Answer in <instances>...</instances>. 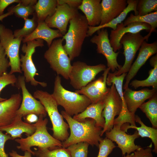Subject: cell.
<instances>
[{
  "label": "cell",
  "instance_id": "cell-43",
  "mask_svg": "<svg viewBox=\"0 0 157 157\" xmlns=\"http://www.w3.org/2000/svg\"><path fill=\"white\" fill-rule=\"evenodd\" d=\"M82 1V0H57V2L58 4L65 3L71 7L78 9Z\"/></svg>",
  "mask_w": 157,
  "mask_h": 157
},
{
  "label": "cell",
  "instance_id": "cell-34",
  "mask_svg": "<svg viewBox=\"0 0 157 157\" xmlns=\"http://www.w3.org/2000/svg\"><path fill=\"white\" fill-rule=\"evenodd\" d=\"M24 24L23 27L21 29L15 30L13 32L14 36L16 38H21L28 35L32 33L37 28L38 21L35 13L31 19H24Z\"/></svg>",
  "mask_w": 157,
  "mask_h": 157
},
{
  "label": "cell",
  "instance_id": "cell-32",
  "mask_svg": "<svg viewBox=\"0 0 157 157\" xmlns=\"http://www.w3.org/2000/svg\"><path fill=\"white\" fill-rule=\"evenodd\" d=\"M127 74V73H124L119 76H116L113 73L109 72L106 81V85L108 86L111 85L113 83L115 85L116 90L122 101V107L121 112L123 113H126L128 110L124 98L122 89L123 82Z\"/></svg>",
  "mask_w": 157,
  "mask_h": 157
},
{
  "label": "cell",
  "instance_id": "cell-6",
  "mask_svg": "<svg viewBox=\"0 0 157 157\" xmlns=\"http://www.w3.org/2000/svg\"><path fill=\"white\" fill-rule=\"evenodd\" d=\"M62 38L53 40L44 54V57L50 67L58 75L67 80L72 68L70 59L63 47Z\"/></svg>",
  "mask_w": 157,
  "mask_h": 157
},
{
  "label": "cell",
  "instance_id": "cell-44",
  "mask_svg": "<svg viewBox=\"0 0 157 157\" xmlns=\"http://www.w3.org/2000/svg\"><path fill=\"white\" fill-rule=\"evenodd\" d=\"M20 0H0V16L4 14L5 8L13 3L20 2Z\"/></svg>",
  "mask_w": 157,
  "mask_h": 157
},
{
  "label": "cell",
  "instance_id": "cell-41",
  "mask_svg": "<svg viewBox=\"0 0 157 157\" xmlns=\"http://www.w3.org/2000/svg\"><path fill=\"white\" fill-rule=\"evenodd\" d=\"M152 143L145 148L141 147L134 152L133 157H153Z\"/></svg>",
  "mask_w": 157,
  "mask_h": 157
},
{
  "label": "cell",
  "instance_id": "cell-11",
  "mask_svg": "<svg viewBox=\"0 0 157 157\" xmlns=\"http://www.w3.org/2000/svg\"><path fill=\"white\" fill-rule=\"evenodd\" d=\"M90 39V42L97 45V53L103 55L106 59L108 67L113 72L120 69L122 66L118 63L117 58L119 52H115L111 46L107 30L102 28L97 31Z\"/></svg>",
  "mask_w": 157,
  "mask_h": 157
},
{
  "label": "cell",
  "instance_id": "cell-49",
  "mask_svg": "<svg viewBox=\"0 0 157 157\" xmlns=\"http://www.w3.org/2000/svg\"><path fill=\"white\" fill-rule=\"evenodd\" d=\"M133 155L134 153H132L129 154H127V155L126 156H124V157H133Z\"/></svg>",
  "mask_w": 157,
  "mask_h": 157
},
{
  "label": "cell",
  "instance_id": "cell-27",
  "mask_svg": "<svg viewBox=\"0 0 157 157\" xmlns=\"http://www.w3.org/2000/svg\"><path fill=\"white\" fill-rule=\"evenodd\" d=\"M135 122L140 125V127L130 125L129 123L123 124L121 127V130L126 132L129 129H135L138 131L140 136L142 138L147 137L151 139L154 144V149L152 151L157 154V129L146 126L142 121L140 117L138 115L135 117Z\"/></svg>",
  "mask_w": 157,
  "mask_h": 157
},
{
  "label": "cell",
  "instance_id": "cell-20",
  "mask_svg": "<svg viewBox=\"0 0 157 157\" xmlns=\"http://www.w3.org/2000/svg\"><path fill=\"white\" fill-rule=\"evenodd\" d=\"M22 99L19 93L12 94L9 98L0 102V127L10 124L16 115Z\"/></svg>",
  "mask_w": 157,
  "mask_h": 157
},
{
  "label": "cell",
  "instance_id": "cell-36",
  "mask_svg": "<svg viewBox=\"0 0 157 157\" xmlns=\"http://www.w3.org/2000/svg\"><path fill=\"white\" fill-rule=\"evenodd\" d=\"M138 15H144L157 10V0H138L136 6Z\"/></svg>",
  "mask_w": 157,
  "mask_h": 157
},
{
  "label": "cell",
  "instance_id": "cell-18",
  "mask_svg": "<svg viewBox=\"0 0 157 157\" xmlns=\"http://www.w3.org/2000/svg\"><path fill=\"white\" fill-rule=\"evenodd\" d=\"M138 56L131 66L125 77L126 81L123 89L128 88L131 80L136 75L140 68L144 65L147 60L152 55L157 52V42L148 43L144 40L140 49Z\"/></svg>",
  "mask_w": 157,
  "mask_h": 157
},
{
  "label": "cell",
  "instance_id": "cell-14",
  "mask_svg": "<svg viewBox=\"0 0 157 157\" xmlns=\"http://www.w3.org/2000/svg\"><path fill=\"white\" fill-rule=\"evenodd\" d=\"M78 13L77 9L71 7L65 3H58L55 13L47 17L44 22L50 28H57L63 36L67 32L69 22Z\"/></svg>",
  "mask_w": 157,
  "mask_h": 157
},
{
  "label": "cell",
  "instance_id": "cell-29",
  "mask_svg": "<svg viewBox=\"0 0 157 157\" xmlns=\"http://www.w3.org/2000/svg\"><path fill=\"white\" fill-rule=\"evenodd\" d=\"M149 120L152 127L157 129V93L147 102H144L139 107Z\"/></svg>",
  "mask_w": 157,
  "mask_h": 157
},
{
  "label": "cell",
  "instance_id": "cell-31",
  "mask_svg": "<svg viewBox=\"0 0 157 157\" xmlns=\"http://www.w3.org/2000/svg\"><path fill=\"white\" fill-rule=\"evenodd\" d=\"M153 68L149 72V76L146 79L143 80L136 79L132 81L129 83L132 87L136 89L140 87L152 86L153 88H157V61H153L150 63Z\"/></svg>",
  "mask_w": 157,
  "mask_h": 157
},
{
  "label": "cell",
  "instance_id": "cell-26",
  "mask_svg": "<svg viewBox=\"0 0 157 157\" xmlns=\"http://www.w3.org/2000/svg\"><path fill=\"white\" fill-rule=\"evenodd\" d=\"M138 1V0H127L128 5L125 9L119 16L107 24L94 27L89 26L87 37L91 36L97 31L102 28L108 27L112 28L113 30H115L117 28V25L122 23L125 19L127 14L131 11L134 12V15H138L136 10Z\"/></svg>",
  "mask_w": 157,
  "mask_h": 157
},
{
  "label": "cell",
  "instance_id": "cell-38",
  "mask_svg": "<svg viewBox=\"0 0 157 157\" xmlns=\"http://www.w3.org/2000/svg\"><path fill=\"white\" fill-rule=\"evenodd\" d=\"M116 147L113 142L107 138H102L99 142V152L97 157H108Z\"/></svg>",
  "mask_w": 157,
  "mask_h": 157
},
{
  "label": "cell",
  "instance_id": "cell-24",
  "mask_svg": "<svg viewBox=\"0 0 157 157\" xmlns=\"http://www.w3.org/2000/svg\"><path fill=\"white\" fill-rule=\"evenodd\" d=\"M63 35L58 29H53L50 28L44 22H38V26L34 31L30 35L23 38V43L38 39L45 41L48 47L53 40L56 38L62 37Z\"/></svg>",
  "mask_w": 157,
  "mask_h": 157
},
{
  "label": "cell",
  "instance_id": "cell-8",
  "mask_svg": "<svg viewBox=\"0 0 157 157\" xmlns=\"http://www.w3.org/2000/svg\"><path fill=\"white\" fill-rule=\"evenodd\" d=\"M106 68L102 64L90 65L83 62L75 61L72 65L69 74L70 83L74 88L79 90L92 82L97 74Z\"/></svg>",
  "mask_w": 157,
  "mask_h": 157
},
{
  "label": "cell",
  "instance_id": "cell-30",
  "mask_svg": "<svg viewBox=\"0 0 157 157\" xmlns=\"http://www.w3.org/2000/svg\"><path fill=\"white\" fill-rule=\"evenodd\" d=\"M135 22L145 23L149 25L151 29L149 33L151 34L152 32L156 31V29L157 27V11L142 16L135 15L133 13H131L125 20L123 24L126 26Z\"/></svg>",
  "mask_w": 157,
  "mask_h": 157
},
{
  "label": "cell",
  "instance_id": "cell-33",
  "mask_svg": "<svg viewBox=\"0 0 157 157\" xmlns=\"http://www.w3.org/2000/svg\"><path fill=\"white\" fill-rule=\"evenodd\" d=\"M35 156L37 157H71L66 148L56 147L52 148H35Z\"/></svg>",
  "mask_w": 157,
  "mask_h": 157
},
{
  "label": "cell",
  "instance_id": "cell-46",
  "mask_svg": "<svg viewBox=\"0 0 157 157\" xmlns=\"http://www.w3.org/2000/svg\"><path fill=\"white\" fill-rule=\"evenodd\" d=\"M9 154L11 157H32L31 153L27 151H24V156H22L18 154L14 150H12L11 152H9Z\"/></svg>",
  "mask_w": 157,
  "mask_h": 157
},
{
  "label": "cell",
  "instance_id": "cell-19",
  "mask_svg": "<svg viewBox=\"0 0 157 157\" xmlns=\"http://www.w3.org/2000/svg\"><path fill=\"white\" fill-rule=\"evenodd\" d=\"M156 93L157 89L154 88H144L136 91L128 87L123 92V94L128 110L135 114L137 109L142 104Z\"/></svg>",
  "mask_w": 157,
  "mask_h": 157
},
{
  "label": "cell",
  "instance_id": "cell-35",
  "mask_svg": "<svg viewBox=\"0 0 157 157\" xmlns=\"http://www.w3.org/2000/svg\"><path fill=\"white\" fill-rule=\"evenodd\" d=\"M35 5H25L19 3L16 5L9 7L8 10L12 11L17 17L24 19L28 18L30 15H33L35 13Z\"/></svg>",
  "mask_w": 157,
  "mask_h": 157
},
{
  "label": "cell",
  "instance_id": "cell-15",
  "mask_svg": "<svg viewBox=\"0 0 157 157\" xmlns=\"http://www.w3.org/2000/svg\"><path fill=\"white\" fill-rule=\"evenodd\" d=\"M105 135L106 138L117 144L123 156L126 153L130 154L141 147L135 145L134 142L135 140L140 137L136 130L130 135L127 134L120 128L113 126L110 131L105 132Z\"/></svg>",
  "mask_w": 157,
  "mask_h": 157
},
{
  "label": "cell",
  "instance_id": "cell-9",
  "mask_svg": "<svg viewBox=\"0 0 157 157\" xmlns=\"http://www.w3.org/2000/svg\"><path fill=\"white\" fill-rule=\"evenodd\" d=\"M44 46V41L38 39L28 41L24 43L22 47V51L25 55L21 54L20 58L21 68L24 72V77L26 82L30 83L32 85L36 86L38 85L43 87L47 86V83L36 81L34 77L38 75L36 68L33 62L32 56L35 52L37 47Z\"/></svg>",
  "mask_w": 157,
  "mask_h": 157
},
{
  "label": "cell",
  "instance_id": "cell-25",
  "mask_svg": "<svg viewBox=\"0 0 157 157\" xmlns=\"http://www.w3.org/2000/svg\"><path fill=\"white\" fill-rule=\"evenodd\" d=\"M105 106L104 99L95 104H91L81 113L74 115L73 118L81 122L87 118L95 120L96 125L103 129L105 121L102 115V112Z\"/></svg>",
  "mask_w": 157,
  "mask_h": 157
},
{
  "label": "cell",
  "instance_id": "cell-23",
  "mask_svg": "<svg viewBox=\"0 0 157 157\" xmlns=\"http://www.w3.org/2000/svg\"><path fill=\"white\" fill-rule=\"evenodd\" d=\"M101 0H82L78 9L84 14L89 26H99L101 23L102 7Z\"/></svg>",
  "mask_w": 157,
  "mask_h": 157
},
{
  "label": "cell",
  "instance_id": "cell-37",
  "mask_svg": "<svg viewBox=\"0 0 157 157\" xmlns=\"http://www.w3.org/2000/svg\"><path fill=\"white\" fill-rule=\"evenodd\" d=\"M89 144L85 142H81L72 144L66 149L71 157H88Z\"/></svg>",
  "mask_w": 157,
  "mask_h": 157
},
{
  "label": "cell",
  "instance_id": "cell-21",
  "mask_svg": "<svg viewBox=\"0 0 157 157\" xmlns=\"http://www.w3.org/2000/svg\"><path fill=\"white\" fill-rule=\"evenodd\" d=\"M22 117L16 115L12 122L8 125L0 127V130L10 135L12 140L21 138L25 133L27 137L33 134L35 131L36 127L34 124H28L23 122Z\"/></svg>",
  "mask_w": 157,
  "mask_h": 157
},
{
  "label": "cell",
  "instance_id": "cell-1",
  "mask_svg": "<svg viewBox=\"0 0 157 157\" xmlns=\"http://www.w3.org/2000/svg\"><path fill=\"white\" fill-rule=\"evenodd\" d=\"M61 113L67 122L70 131L68 138L62 142V147L66 148L72 144L81 142L98 147L99 142L102 138L101 134L103 129L96 125L94 120L87 118L80 122L74 119L64 110Z\"/></svg>",
  "mask_w": 157,
  "mask_h": 157
},
{
  "label": "cell",
  "instance_id": "cell-13",
  "mask_svg": "<svg viewBox=\"0 0 157 157\" xmlns=\"http://www.w3.org/2000/svg\"><path fill=\"white\" fill-rule=\"evenodd\" d=\"M17 83L18 88L21 89L22 96L20 106L17 111L16 115L24 117L28 114H34L37 116L41 115L45 117L47 113L44 106L28 91L24 76H19Z\"/></svg>",
  "mask_w": 157,
  "mask_h": 157
},
{
  "label": "cell",
  "instance_id": "cell-42",
  "mask_svg": "<svg viewBox=\"0 0 157 157\" xmlns=\"http://www.w3.org/2000/svg\"><path fill=\"white\" fill-rule=\"evenodd\" d=\"M9 140H12L10 136L4 134L0 130V157H8L5 152L4 146L6 142Z\"/></svg>",
  "mask_w": 157,
  "mask_h": 157
},
{
  "label": "cell",
  "instance_id": "cell-48",
  "mask_svg": "<svg viewBox=\"0 0 157 157\" xmlns=\"http://www.w3.org/2000/svg\"><path fill=\"white\" fill-rule=\"evenodd\" d=\"M13 14V12L11 10H8V12L3 15L0 16V21H2L3 19L6 17L12 15Z\"/></svg>",
  "mask_w": 157,
  "mask_h": 157
},
{
  "label": "cell",
  "instance_id": "cell-17",
  "mask_svg": "<svg viewBox=\"0 0 157 157\" xmlns=\"http://www.w3.org/2000/svg\"><path fill=\"white\" fill-rule=\"evenodd\" d=\"M151 27L149 24L143 22H135L124 26L122 22L117 25L115 30H111L110 35V42L115 52L119 50L122 47L120 43V40L122 37L128 33H135L145 30L149 32Z\"/></svg>",
  "mask_w": 157,
  "mask_h": 157
},
{
  "label": "cell",
  "instance_id": "cell-45",
  "mask_svg": "<svg viewBox=\"0 0 157 157\" xmlns=\"http://www.w3.org/2000/svg\"><path fill=\"white\" fill-rule=\"evenodd\" d=\"M24 117L27 123L30 124L36 123L38 121L39 118L38 116L34 114H28Z\"/></svg>",
  "mask_w": 157,
  "mask_h": 157
},
{
  "label": "cell",
  "instance_id": "cell-12",
  "mask_svg": "<svg viewBox=\"0 0 157 157\" xmlns=\"http://www.w3.org/2000/svg\"><path fill=\"white\" fill-rule=\"evenodd\" d=\"M105 106L102 112L105 123L101 131V136L113 127L115 117L120 114L122 107V100L114 84H112L110 91L104 99Z\"/></svg>",
  "mask_w": 157,
  "mask_h": 157
},
{
  "label": "cell",
  "instance_id": "cell-2",
  "mask_svg": "<svg viewBox=\"0 0 157 157\" xmlns=\"http://www.w3.org/2000/svg\"><path fill=\"white\" fill-rule=\"evenodd\" d=\"M69 22L68 30L62 38L65 41L64 49L72 61L80 54L89 26L85 15L79 13Z\"/></svg>",
  "mask_w": 157,
  "mask_h": 157
},
{
  "label": "cell",
  "instance_id": "cell-40",
  "mask_svg": "<svg viewBox=\"0 0 157 157\" xmlns=\"http://www.w3.org/2000/svg\"><path fill=\"white\" fill-rule=\"evenodd\" d=\"M4 50L0 43V76L7 72L10 66L9 60Z\"/></svg>",
  "mask_w": 157,
  "mask_h": 157
},
{
  "label": "cell",
  "instance_id": "cell-10",
  "mask_svg": "<svg viewBox=\"0 0 157 157\" xmlns=\"http://www.w3.org/2000/svg\"><path fill=\"white\" fill-rule=\"evenodd\" d=\"M151 35L148 33L143 36L140 32L135 33H128L122 37L119 42L123 47L125 62L120 69L113 73L115 75L119 76L123 73L128 72L137 51L144 40L148 41Z\"/></svg>",
  "mask_w": 157,
  "mask_h": 157
},
{
  "label": "cell",
  "instance_id": "cell-47",
  "mask_svg": "<svg viewBox=\"0 0 157 157\" xmlns=\"http://www.w3.org/2000/svg\"><path fill=\"white\" fill-rule=\"evenodd\" d=\"M37 1L36 0H20L19 3L25 5H35Z\"/></svg>",
  "mask_w": 157,
  "mask_h": 157
},
{
  "label": "cell",
  "instance_id": "cell-28",
  "mask_svg": "<svg viewBox=\"0 0 157 157\" xmlns=\"http://www.w3.org/2000/svg\"><path fill=\"white\" fill-rule=\"evenodd\" d=\"M57 0H39L34 6L38 22L44 21L46 18L55 13Z\"/></svg>",
  "mask_w": 157,
  "mask_h": 157
},
{
  "label": "cell",
  "instance_id": "cell-7",
  "mask_svg": "<svg viewBox=\"0 0 157 157\" xmlns=\"http://www.w3.org/2000/svg\"><path fill=\"white\" fill-rule=\"evenodd\" d=\"M23 38H16L12 30L0 24V43L9 59L11 74L22 73L19 54L20 44Z\"/></svg>",
  "mask_w": 157,
  "mask_h": 157
},
{
  "label": "cell",
  "instance_id": "cell-39",
  "mask_svg": "<svg viewBox=\"0 0 157 157\" xmlns=\"http://www.w3.org/2000/svg\"><path fill=\"white\" fill-rule=\"evenodd\" d=\"M17 82V78L14 74H11L7 72L3 73L0 76V94L5 87L10 84L14 85ZM6 99L0 96V102Z\"/></svg>",
  "mask_w": 157,
  "mask_h": 157
},
{
  "label": "cell",
  "instance_id": "cell-4",
  "mask_svg": "<svg viewBox=\"0 0 157 157\" xmlns=\"http://www.w3.org/2000/svg\"><path fill=\"white\" fill-rule=\"evenodd\" d=\"M58 106L64 108V111L71 116L79 114L91 104L85 96L69 91L61 83V78L57 75L55 78L53 93L51 94Z\"/></svg>",
  "mask_w": 157,
  "mask_h": 157
},
{
  "label": "cell",
  "instance_id": "cell-3",
  "mask_svg": "<svg viewBox=\"0 0 157 157\" xmlns=\"http://www.w3.org/2000/svg\"><path fill=\"white\" fill-rule=\"evenodd\" d=\"M41 115L39 116L38 121L34 124L36 127L35 132L32 135L26 138H17L15 141L19 144L16 147L22 151H28L35 156V153L31 148L36 147L44 148H52L56 147H62V143L48 132L47 125L48 122L47 118L43 119Z\"/></svg>",
  "mask_w": 157,
  "mask_h": 157
},
{
  "label": "cell",
  "instance_id": "cell-22",
  "mask_svg": "<svg viewBox=\"0 0 157 157\" xmlns=\"http://www.w3.org/2000/svg\"><path fill=\"white\" fill-rule=\"evenodd\" d=\"M101 20L99 26L109 23L119 16L125 9L126 0H102Z\"/></svg>",
  "mask_w": 157,
  "mask_h": 157
},
{
  "label": "cell",
  "instance_id": "cell-5",
  "mask_svg": "<svg viewBox=\"0 0 157 157\" xmlns=\"http://www.w3.org/2000/svg\"><path fill=\"white\" fill-rule=\"evenodd\" d=\"M33 97L39 100L50 118L52 126L53 136L61 142L65 141L69 136V126L59 113L58 106L51 94L46 91L37 90L34 92Z\"/></svg>",
  "mask_w": 157,
  "mask_h": 157
},
{
  "label": "cell",
  "instance_id": "cell-16",
  "mask_svg": "<svg viewBox=\"0 0 157 157\" xmlns=\"http://www.w3.org/2000/svg\"><path fill=\"white\" fill-rule=\"evenodd\" d=\"M110 68L107 67L104 71L102 76L97 80L91 82L86 86L75 92L83 94L88 98L91 104H95L106 97L109 93L110 88L106 86V78Z\"/></svg>",
  "mask_w": 157,
  "mask_h": 157
}]
</instances>
